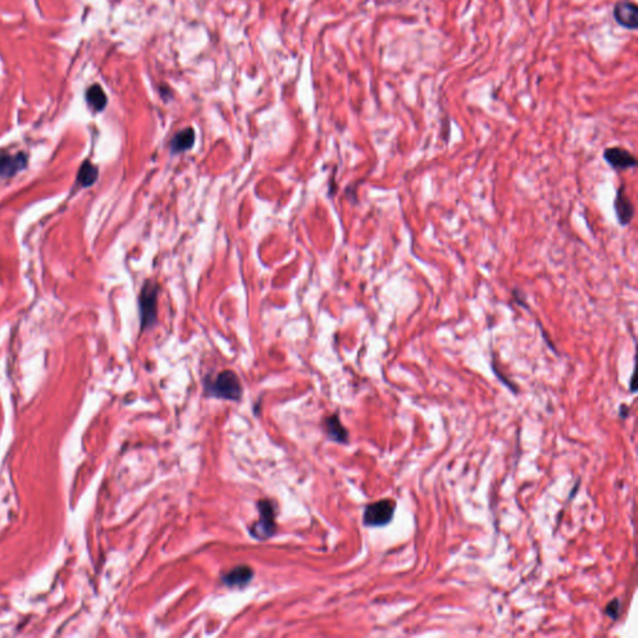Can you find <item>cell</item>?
Segmentation results:
<instances>
[{
	"label": "cell",
	"mask_w": 638,
	"mask_h": 638,
	"mask_svg": "<svg viewBox=\"0 0 638 638\" xmlns=\"http://www.w3.org/2000/svg\"><path fill=\"white\" fill-rule=\"evenodd\" d=\"M206 393L220 399L239 401L244 390L237 374L232 370H225L211 382H206Z\"/></svg>",
	"instance_id": "cell-1"
},
{
	"label": "cell",
	"mask_w": 638,
	"mask_h": 638,
	"mask_svg": "<svg viewBox=\"0 0 638 638\" xmlns=\"http://www.w3.org/2000/svg\"><path fill=\"white\" fill-rule=\"evenodd\" d=\"M257 508L260 511V519L251 526L249 534L257 540H268L270 537L276 534L275 503L270 500H261L257 503Z\"/></svg>",
	"instance_id": "cell-2"
},
{
	"label": "cell",
	"mask_w": 638,
	"mask_h": 638,
	"mask_svg": "<svg viewBox=\"0 0 638 638\" xmlns=\"http://www.w3.org/2000/svg\"><path fill=\"white\" fill-rule=\"evenodd\" d=\"M396 503L390 499L379 500L373 503H369L364 510L363 523L368 527H384L392 523L394 518Z\"/></svg>",
	"instance_id": "cell-3"
},
{
	"label": "cell",
	"mask_w": 638,
	"mask_h": 638,
	"mask_svg": "<svg viewBox=\"0 0 638 638\" xmlns=\"http://www.w3.org/2000/svg\"><path fill=\"white\" fill-rule=\"evenodd\" d=\"M157 297L158 286L154 281H147L140 294L141 325L145 330L156 323Z\"/></svg>",
	"instance_id": "cell-4"
},
{
	"label": "cell",
	"mask_w": 638,
	"mask_h": 638,
	"mask_svg": "<svg viewBox=\"0 0 638 638\" xmlns=\"http://www.w3.org/2000/svg\"><path fill=\"white\" fill-rule=\"evenodd\" d=\"M603 160L616 171H625L637 166V158L632 152L621 146L607 147L603 150Z\"/></svg>",
	"instance_id": "cell-5"
},
{
	"label": "cell",
	"mask_w": 638,
	"mask_h": 638,
	"mask_svg": "<svg viewBox=\"0 0 638 638\" xmlns=\"http://www.w3.org/2000/svg\"><path fill=\"white\" fill-rule=\"evenodd\" d=\"M613 210L621 227H627L631 225L634 217V206L631 197L628 196L625 184H621L617 189L616 197L613 201Z\"/></svg>",
	"instance_id": "cell-6"
},
{
	"label": "cell",
	"mask_w": 638,
	"mask_h": 638,
	"mask_svg": "<svg viewBox=\"0 0 638 638\" xmlns=\"http://www.w3.org/2000/svg\"><path fill=\"white\" fill-rule=\"evenodd\" d=\"M613 18L618 25L628 30H636L638 27V8L630 0L617 1L613 6Z\"/></svg>",
	"instance_id": "cell-7"
},
{
	"label": "cell",
	"mask_w": 638,
	"mask_h": 638,
	"mask_svg": "<svg viewBox=\"0 0 638 638\" xmlns=\"http://www.w3.org/2000/svg\"><path fill=\"white\" fill-rule=\"evenodd\" d=\"M254 579V570L249 566H237L222 576V582L228 587L242 589Z\"/></svg>",
	"instance_id": "cell-8"
},
{
	"label": "cell",
	"mask_w": 638,
	"mask_h": 638,
	"mask_svg": "<svg viewBox=\"0 0 638 638\" xmlns=\"http://www.w3.org/2000/svg\"><path fill=\"white\" fill-rule=\"evenodd\" d=\"M27 165V156L18 154L14 156H3L0 158V176L11 177L20 171Z\"/></svg>",
	"instance_id": "cell-9"
},
{
	"label": "cell",
	"mask_w": 638,
	"mask_h": 638,
	"mask_svg": "<svg viewBox=\"0 0 638 638\" xmlns=\"http://www.w3.org/2000/svg\"><path fill=\"white\" fill-rule=\"evenodd\" d=\"M325 432L328 434L330 440L336 443H348V432L346 427L342 425L341 420L337 414H333L327 418L325 422Z\"/></svg>",
	"instance_id": "cell-10"
},
{
	"label": "cell",
	"mask_w": 638,
	"mask_h": 638,
	"mask_svg": "<svg viewBox=\"0 0 638 638\" xmlns=\"http://www.w3.org/2000/svg\"><path fill=\"white\" fill-rule=\"evenodd\" d=\"M195 144V131L191 127L180 131L176 135L173 136L170 147L173 154H180V152L187 151Z\"/></svg>",
	"instance_id": "cell-11"
},
{
	"label": "cell",
	"mask_w": 638,
	"mask_h": 638,
	"mask_svg": "<svg viewBox=\"0 0 638 638\" xmlns=\"http://www.w3.org/2000/svg\"><path fill=\"white\" fill-rule=\"evenodd\" d=\"M87 104L92 106L95 111H101L108 104L106 94L104 92L103 87L100 85H92L89 87L87 92Z\"/></svg>",
	"instance_id": "cell-12"
},
{
	"label": "cell",
	"mask_w": 638,
	"mask_h": 638,
	"mask_svg": "<svg viewBox=\"0 0 638 638\" xmlns=\"http://www.w3.org/2000/svg\"><path fill=\"white\" fill-rule=\"evenodd\" d=\"M98 168H95L92 163H84L80 171H79L77 179H79V182L82 184V186L89 187L98 180Z\"/></svg>",
	"instance_id": "cell-13"
},
{
	"label": "cell",
	"mask_w": 638,
	"mask_h": 638,
	"mask_svg": "<svg viewBox=\"0 0 638 638\" xmlns=\"http://www.w3.org/2000/svg\"><path fill=\"white\" fill-rule=\"evenodd\" d=\"M621 601L618 600V599H615L608 605L606 606L605 613L611 620L616 621V620H618L620 615H621Z\"/></svg>",
	"instance_id": "cell-14"
},
{
	"label": "cell",
	"mask_w": 638,
	"mask_h": 638,
	"mask_svg": "<svg viewBox=\"0 0 638 638\" xmlns=\"http://www.w3.org/2000/svg\"><path fill=\"white\" fill-rule=\"evenodd\" d=\"M511 296H513L515 303H516L519 307L525 309L530 308L529 304H527V297H526V294H525L520 288H514V289L511 291Z\"/></svg>",
	"instance_id": "cell-15"
},
{
	"label": "cell",
	"mask_w": 638,
	"mask_h": 638,
	"mask_svg": "<svg viewBox=\"0 0 638 638\" xmlns=\"http://www.w3.org/2000/svg\"><path fill=\"white\" fill-rule=\"evenodd\" d=\"M621 409H622V411H621V417H622V418H626V417H627V414H626V413H627V409H628L627 406H621Z\"/></svg>",
	"instance_id": "cell-16"
},
{
	"label": "cell",
	"mask_w": 638,
	"mask_h": 638,
	"mask_svg": "<svg viewBox=\"0 0 638 638\" xmlns=\"http://www.w3.org/2000/svg\"><path fill=\"white\" fill-rule=\"evenodd\" d=\"M633 384H634V374H633L632 377H631V388H630V389H631V392H632V393H634V392H636V389H634V385Z\"/></svg>",
	"instance_id": "cell-17"
}]
</instances>
